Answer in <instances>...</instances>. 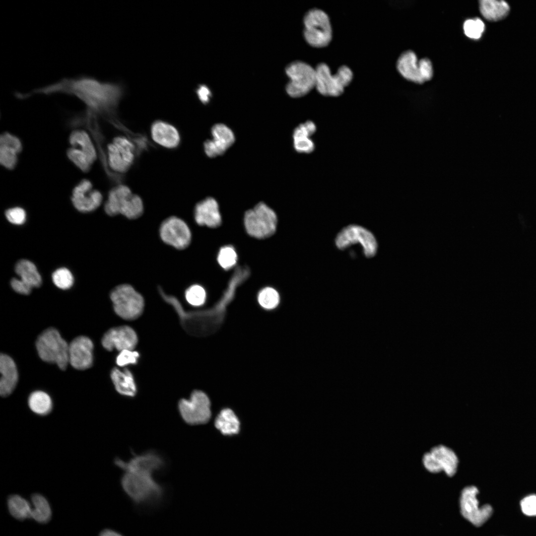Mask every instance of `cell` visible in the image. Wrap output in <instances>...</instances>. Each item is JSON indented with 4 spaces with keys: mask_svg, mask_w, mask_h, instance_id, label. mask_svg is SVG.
Instances as JSON below:
<instances>
[{
    "mask_svg": "<svg viewBox=\"0 0 536 536\" xmlns=\"http://www.w3.org/2000/svg\"><path fill=\"white\" fill-rule=\"evenodd\" d=\"M5 215L7 219L11 223L21 225L24 223L26 219L25 210L19 207H15L7 209Z\"/></svg>",
    "mask_w": 536,
    "mask_h": 536,
    "instance_id": "7bdbcfd3",
    "label": "cell"
},
{
    "mask_svg": "<svg viewBox=\"0 0 536 536\" xmlns=\"http://www.w3.org/2000/svg\"><path fill=\"white\" fill-rule=\"evenodd\" d=\"M315 70V88L321 94L326 96L340 95L353 78L352 70L345 65L340 67L335 74L331 73L325 63L319 64Z\"/></svg>",
    "mask_w": 536,
    "mask_h": 536,
    "instance_id": "5b68a950",
    "label": "cell"
},
{
    "mask_svg": "<svg viewBox=\"0 0 536 536\" xmlns=\"http://www.w3.org/2000/svg\"><path fill=\"white\" fill-rule=\"evenodd\" d=\"M523 513L528 516H536V495H529L523 498L520 502Z\"/></svg>",
    "mask_w": 536,
    "mask_h": 536,
    "instance_id": "ee69618b",
    "label": "cell"
},
{
    "mask_svg": "<svg viewBox=\"0 0 536 536\" xmlns=\"http://www.w3.org/2000/svg\"><path fill=\"white\" fill-rule=\"evenodd\" d=\"M52 279L55 285L62 289L69 288L73 283L72 273L65 268L56 270L52 274Z\"/></svg>",
    "mask_w": 536,
    "mask_h": 536,
    "instance_id": "60d3db41",
    "label": "cell"
},
{
    "mask_svg": "<svg viewBox=\"0 0 536 536\" xmlns=\"http://www.w3.org/2000/svg\"><path fill=\"white\" fill-rule=\"evenodd\" d=\"M159 235L163 242L179 250L186 248L192 238L191 232L187 223L175 216L169 217L162 222Z\"/></svg>",
    "mask_w": 536,
    "mask_h": 536,
    "instance_id": "9a60e30c",
    "label": "cell"
},
{
    "mask_svg": "<svg viewBox=\"0 0 536 536\" xmlns=\"http://www.w3.org/2000/svg\"><path fill=\"white\" fill-rule=\"evenodd\" d=\"M140 354L134 350L125 349L119 352L116 358L118 366L124 367L129 365H135L138 361Z\"/></svg>",
    "mask_w": 536,
    "mask_h": 536,
    "instance_id": "b9f144b4",
    "label": "cell"
},
{
    "mask_svg": "<svg viewBox=\"0 0 536 536\" xmlns=\"http://www.w3.org/2000/svg\"><path fill=\"white\" fill-rule=\"evenodd\" d=\"M93 343L85 336L74 338L68 346V361L70 365L77 370H85L93 363Z\"/></svg>",
    "mask_w": 536,
    "mask_h": 536,
    "instance_id": "ac0fdd59",
    "label": "cell"
},
{
    "mask_svg": "<svg viewBox=\"0 0 536 536\" xmlns=\"http://www.w3.org/2000/svg\"><path fill=\"white\" fill-rule=\"evenodd\" d=\"M107 152L108 164L115 172H127L134 162L135 146L126 137L119 136L114 138L108 145Z\"/></svg>",
    "mask_w": 536,
    "mask_h": 536,
    "instance_id": "4fadbf2b",
    "label": "cell"
},
{
    "mask_svg": "<svg viewBox=\"0 0 536 536\" xmlns=\"http://www.w3.org/2000/svg\"><path fill=\"white\" fill-rule=\"evenodd\" d=\"M36 346L42 360L56 363L63 370L67 368L69 344L56 329L50 328L43 331L37 339Z\"/></svg>",
    "mask_w": 536,
    "mask_h": 536,
    "instance_id": "3957f363",
    "label": "cell"
},
{
    "mask_svg": "<svg viewBox=\"0 0 536 536\" xmlns=\"http://www.w3.org/2000/svg\"><path fill=\"white\" fill-rule=\"evenodd\" d=\"M103 347L108 351L116 349L119 352L125 349L134 350L138 343V336L131 327L123 325L112 328L103 335Z\"/></svg>",
    "mask_w": 536,
    "mask_h": 536,
    "instance_id": "2e32d148",
    "label": "cell"
},
{
    "mask_svg": "<svg viewBox=\"0 0 536 536\" xmlns=\"http://www.w3.org/2000/svg\"><path fill=\"white\" fill-rule=\"evenodd\" d=\"M212 138L203 144L204 150L209 157L223 154L234 143L235 136L232 131L222 123L214 125L211 128Z\"/></svg>",
    "mask_w": 536,
    "mask_h": 536,
    "instance_id": "d6986e66",
    "label": "cell"
},
{
    "mask_svg": "<svg viewBox=\"0 0 536 536\" xmlns=\"http://www.w3.org/2000/svg\"><path fill=\"white\" fill-rule=\"evenodd\" d=\"M143 212V204L141 199L138 195L133 194L122 206L120 214L127 218L134 219L140 217Z\"/></svg>",
    "mask_w": 536,
    "mask_h": 536,
    "instance_id": "836d02e7",
    "label": "cell"
},
{
    "mask_svg": "<svg viewBox=\"0 0 536 536\" xmlns=\"http://www.w3.org/2000/svg\"><path fill=\"white\" fill-rule=\"evenodd\" d=\"M335 244L341 250L352 245H360L364 255L367 258L374 257L377 251V242L373 234L366 228L357 225H350L343 228L337 234Z\"/></svg>",
    "mask_w": 536,
    "mask_h": 536,
    "instance_id": "30bf717a",
    "label": "cell"
},
{
    "mask_svg": "<svg viewBox=\"0 0 536 536\" xmlns=\"http://www.w3.org/2000/svg\"><path fill=\"white\" fill-rule=\"evenodd\" d=\"M194 217L201 226L215 228L221 223V216L217 201L211 197L199 202L195 206Z\"/></svg>",
    "mask_w": 536,
    "mask_h": 536,
    "instance_id": "ffe728a7",
    "label": "cell"
},
{
    "mask_svg": "<svg viewBox=\"0 0 536 536\" xmlns=\"http://www.w3.org/2000/svg\"><path fill=\"white\" fill-rule=\"evenodd\" d=\"M121 484L124 492L138 510H151L159 507L166 497V489L153 474L124 471Z\"/></svg>",
    "mask_w": 536,
    "mask_h": 536,
    "instance_id": "7a4b0ae2",
    "label": "cell"
},
{
    "mask_svg": "<svg viewBox=\"0 0 536 536\" xmlns=\"http://www.w3.org/2000/svg\"><path fill=\"white\" fill-rule=\"evenodd\" d=\"M217 261L224 269H229L236 264L237 255L234 248L231 246L222 247L218 254Z\"/></svg>",
    "mask_w": 536,
    "mask_h": 536,
    "instance_id": "74e56055",
    "label": "cell"
},
{
    "mask_svg": "<svg viewBox=\"0 0 536 536\" xmlns=\"http://www.w3.org/2000/svg\"><path fill=\"white\" fill-rule=\"evenodd\" d=\"M178 409L183 421L189 425L205 424L211 417L210 400L206 394L200 390L193 391L189 399H180Z\"/></svg>",
    "mask_w": 536,
    "mask_h": 536,
    "instance_id": "ba28073f",
    "label": "cell"
},
{
    "mask_svg": "<svg viewBox=\"0 0 536 536\" xmlns=\"http://www.w3.org/2000/svg\"><path fill=\"white\" fill-rule=\"evenodd\" d=\"M304 36L306 42L316 48L327 46L332 38V29L329 17L318 8L309 10L304 17Z\"/></svg>",
    "mask_w": 536,
    "mask_h": 536,
    "instance_id": "52a82bcc",
    "label": "cell"
},
{
    "mask_svg": "<svg viewBox=\"0 0 536 536\" xmlns=\"http://www.w3.org/2000/svg\"><path fill=\"white\" fill-rule=\"evenodd\" d=\"M110 377L116 391L121 395L129 398L134 397L137 393V387L132 372L128 368L121 370L113 368Z\"/></svg>",
    "mask_w": 536,
    "mask_h": 536,
    "instance_id": "cb8c5ba5",
    "label": "cell"
},
{
    "mask_svg": "<svg viewBox=\"0 0 536 536\" xmlns=\"http://www.w3.org/2000/svg\"><path fill=\"white\" fill-rule=\"evenodd\" d=\"M258 300L260 305L265 309H272L275 308L279 302V296L274 288L267 287L260 291Z\"/></svg>",
    "mask_w": 536,
    "mask_h": 536,
    "instance_id": "e575fe53",
    "label": "cell"
},
{
    "mask_svg": "<svg viewBox=\"0 0 536 536\" xmlns=\"http://www.w3.org/2000/svg\"><path fill=\"white\" fill-rule=\"evenodd\" d=\"M479 6L483 17L491 21L503 19L510 10L509 4L504 0H481L479 1Z\"/></svg>",
    "mask_w": 536,
    "mask_h": 536,
    "instance_id": "4316f807",
    "label": "cell"
},
{
    "mask_svg": "<svg viewBox=\"0 0 536 536\" xmlns=\"http://www.w3.org/2000/svg\"><path fill=\"white\" fill-rule=\"evenodd\" d=\"M465 34L473 39H479L485 30L484 22L479 18L466 20L463 24Z\"/></svg>",
    "mask_w": 536,
    "mask_h": 536,
    "instance_id": "f35d334b",
    "label": "cell"
},
{
    "mask_svg": "<svg viewBox=\"0 0 536 536\" xmlns=\"http://www.w3.org/2000/svg\"><path fill=\"white\" fill-rule=\"evenodd\" d=\"M185 297L189 304L198 307L205 303L206 293L202 286L199 284H194L186 290Z\"/></svg>",
    "mask_w": 536,
    "mask_h": 536,
    "instance_id": "d590c367",
    "label": "cell"
},
{
    "mask_svg": "<svg viewBox=\"0 0 536 536\" xmlns=\"http://www.w3.org/2000/svg\"><path fill=\"white\" fill-rule=\"evenodd\" d=\"M114 463L124 471H136L154 474L163 469L166 466L164 457L155 452L150 450L139 454L133 453L128 461L116 458Z\"/></svg>",
    "mask_w": 536,
    "mask_h": 536,
    "instance_id": "5bb4252c",
    "label": "cell"
},
{
    "mask_svg": "<svg viewBox=\"0 0 536 536\" xmlns=\"http://www.w3.org/2000/svg\"><path fill=\"white\" fill-rule=\"evenodd\" d=\"M32 512L31 518L36 522L45 524L52 516V511L48 500L40 494L35 493L31 496Z\"/></svg>",
    "mask_w": 536,
    "mask_h": 536,
    "instance_id": "1f68e13d",
    "label": "cell"
},
{
    "mask_svg": "<svg viewBox=\"0 0 536 536\" xmlns=\"http://www.w3.org/2000/svg\"><path fill=\"white\" fill-rule=\"evenodd\" d=\"M102 199L101 193L93 190L91 182L87 179L82 180L72 192V204L77 210L82 212L95 210L101 204Z\"/></svg>",
    "mask_w": 536,
    "mask_h": 536,
    "instance_id": "e0dca14e",
    "label": "cell"
},
{
    "mask_svg": "<svg viewBox=\"0 0 536 536\" xmlns=\"http://www.w3.org/2000/svg\"><path fill=\"white\" fill-rule=\"evenodd\" d=\"M133 193L126 185H120L113 188L109 193L108 200L104 205L105 212L110 216L120 213L125 201Z\"/></svg>",
    "mask_w": 536,
    "mask_h": 536,
    "instance_id": "484cf974",
    "label": "cell"
},
{
    "mask_svg": "<svg viewBox=\"0 0 536 536\" xmlns=\"http://www.w3.org/2000/svg\"><path fill=\"white\" fill-rule=\"evenodd\" d=\"M151 134L156 143L166 148H174L180 142V134L177 129L164 121L158 120L154 122L151 127Z\"/></svg>",
    "mask_w": 536,
    "mask_h": 536,
    "instance_id": "44dd1931",
    "label": "cell"
},
{
    "mask_svg": "<svg viewBox=\"0 0 536 536\" xmlns=\"http://www.w3.org/2000/svg\"><path fill=\"white\" fill-rule=\"evenodd\" d=\"M317 130L314 122L308 121L297 127L293 133L295 150L300 153H310L315 149V144L311 138Z\"/></svg>",
    "mask_w": 536,
    "mask_h": 536,
    "instance_id": "d4e9b609",
    "label": "cell"
},
{
    "mask_svg": "<svg viewBox=\"0 0 536 536\" xmlns=\"http://www.w3.org/2000/svg\"><path fill=\"white\" fill-rule=\"evenodd\" d=\"M28 404L33 412L41 416L48 414L53 408V402L50 396L42 391L32 392L29 396Z\"/></svg>",
    "mask_w": 536,
    "mask_h": 536,
    "instance_id": "4dcf8cb0",
    "label": "cell"
},
{
    "mask_svg": "<svg viewBox=\"0 0 536 536\" xmlns=\"http://www.w3.org/2000/svg\"><path fill=\"white\" fill-rule=\"evenodd\" d=\"M244 222L248 234L256 238L263 239L275 232L277 219L271 208L264 202H259L246 212Z\"/></svg>",
    "mask_w": 536,
    "mask_h": 536,
    "instance_id": "8992f818",
    "label": "cell"
},
{
    "mask_svg": "<svg viewBox=\"0 0 536 536\" xmlns=\"http://www.w3.org/2000/svg\"><path fill=\"white\" fill-rule=\"evenodd\" d=\"M19 153L15 149L4 145H0V163L8 170L14 169L17 163V155Z\"/></svg>",
    "mask_w": 536,
    "mask_h": 536,
    "instance_id": "ab89813d",
    "label": "cell"
},
{
    "mask_svg": "<svg viewBox=\"0 0 536 536\" xmlns=\"http://www.w3.org/2000/svg\"><path fill=\"white\" fill-rule=\"evenodd\" d=\"M397 69L406 79L416 83L424 82L420 70L419 61L414 52L408 50L400 56L397 61Z\"/></svg>",
    "mask_w": 536,
    "mask_h": 536,
    "instance_id": "603a6c76",
    "label": "cell"
},
{
    "mask_svg": "<svg viewBox=\"0 0 536 536\" xmlns=\"http://www.w3.org/2000/svg\"><path fill=\"white\" fill-rule=\"evenodd\" d=\"M421 74L424 82L430 80L433 76V67L429 59L422 58L419 61Z\"/></svg>",
    "mask_w": 536,
    "mask_h": 536,
    "instance_id": "bcb514c9",
    "label": "cell"
},
{
    "mask_svg": "<svg viewBox=\"0 0 536 536\" xmlns=\"http://www.w3.org/2000/svg\"><path fill=\"white\" fill-rule=\"evenodd\" d=\"M15 270L20 279L32 288L39 287L42 278L35 265L27 260L19 261L15 266Z\"/></svg>",
    "mask_w": 536,
    "mask_h": 536,
    "instance_id": "f546056e",
    "label": "cell"
},
{
    "mask_svg": "<svg viewBox=\"0 0 536 536\" xmlns=\"http://www.w3.org/2000/svg\"><path fill=\"white\" fill-rule=\"evenodd\" d=\"M0 394L2 397L10 395L18 381V372L13 359L8 355L1 353L0 356Z\"/></svg>",
    "mask_w": 536,
    "mask_h": 536,
    "instance_id": "7402d4cb",
    "label": "cell"
},
{
    "mask_svg": "<svg viewBox=\"0 0 536 536\" xmlns=\"http://www.w3.org/2000/svg\"><path fill=\"white\" fill-rule=\"evenodd\" d=\"M10 284L15 291L23 295L29 294L32 288L21 279L12 278L10 281Z\"/></svg>",
    "mask_w": 536,
    "mask_h": 536,
    "instance_id": "7dc6e473",
    "label": "cell"
},
{
    "mask_svg": "<svg viewBox=\"0 0 536 536\" xmlns=\"http://www.w3.org/2000/svg\"><path fill=\"white\" fill-rule=\"evenodd\" d=\"M7 506L10 514L14 518L18 520L31 518L32 505L21 496L17 494L10 496L8 498Z\"/></svg>",
    "mask_w": 536,
    "mask_h": 536,
    "instance_id": "d6a6232c",
    "label": "cell"
},
{
    "mask_svg": "<svg viewBox=\"0 0 536 536\" xmlns=\"http://www.w3.org/2000/svg\"><path fill=\"white\" fill-rule=\"evenodd\" d=\"M69 141L71 147L81 150L93 163L97 158L94 145L87 133L83 130H75L69 135Z\"/></svg>",
    "mask_w": 536,
    "mask_h": 536,
    "instance_id": "83f0119b",
    "label": "cell"
},
{
    "mask_svg": "<svg viewBox=\"0 0 536 536\" xmlns=\"http://www.w3.org/2000/svg\"><path fill=\"white\" fill-rule=\"evenodd\" d=\"M56 93L74 96L81 100L90 111L99 112L116 106L123 95V88L119 84L103 82L92 76L81 75L64 78L55 83L36 88L24 96Z\"/></svg>",
    "mask_w": 536,
    "mask_h": 536,
    "instance_id": "6da1fadb",
    "label": "cell"
},
{
    "mask_svg": "<svg viewBox=\"0 0 536 536\" xmlns=\"http://www.w3.org/2000/svg\"><path fill=\"white\" fill-rule=\"evenodd\" d=\"M110 299L115 313L123 319L134 320L143 313L144 299L131 285H118L111 291Z\"/></svg>",
    "mask_w": 536,
    "mask_h": 536,
    "instance_id": "277c9868",
    "label": "cell"
},
{
    "mask_svg": "<svg viewBox=\"0 0 536 536\" xmlns=\"http://www.w3.org/2000/svg\"><path fill=\"white\" fill-rule=\"evenodd\" d=\"M459 458L455 452L444 445L433 447L425 453L422 458V463L429 472H444L448 476H453L457 472Z\"/></svg>",
    "mask_w": 536,
    "mask_h": 536,
    "instance_id": "8fae6325",
    "label": "cell"
},
{
    "mask_svg": "<svg viewBox=\"0 0 536 536\" xmlns=\"http://www.w3.org/2000/svg\"><path fill=\"white\" fill-rule=\"evenodd\" d=\"M99 536H124L119 532L111 529H105L99 534Z\"/></svg>",
    "mask_w": 536,
    "mask_h": 536,
    "instance_id": "c3c4849f",
    "label": "cell"
},
{
    "mask_svg": "<svg viewBox=\"0 0 536 536\" xmlns=\"http://www.w3.org/2000/svg\"><path fill=\"white\" fill-rule=\"evenodd\" d=\"M69 159L81 171L87 172L91 169L92 164L87 156L79 149L71 147L67 150Z\"/></svg>",
    "mask_w": 536,
    "mask_h": 536,
    "instance_id": "8d00e7d4",
    "label": "cell"
},
{
    "mask_svg": "<svg viewBox=\"0 0 536 536\" xmlns=\"http://www.w3.org/2000/svg\"><path fill=\"white\" fill-rule=\"evenodd\" d=\"M0 145H4L13 148L19 153L22 150V145L20 140L15 135L5 132L0 136Z\"/></svg>",
    "mask_w": 536,
    "mask_h": 536,
    "instance_id": "f6af8a7d",
    "label": "cell"
},
{
    "mask_svg": "<svg viewBox=\"0 0 536 536\" xmlns=\"http://www.w3.org/2000/svg\"><path fill=\"white\" fill-rule=\"evenodd\" d=\"M478 488L473 485L465 487L462 491L460 498L461 511L467 520L476 527L486 522L491 516L493 509L489 504L479 507L477 498Z\"/></svg>",
    "mask_w": 536,
    "mask_h": 536,
    "instance_id": "7c38bea8",
    "label": "cell"
},
{
    "mask_svg": "<svg viewBox=\"0 0 536 536\" xmlns=\"http://www.w3.org/2000/svg\"><path fill=\"white\" fill-rule=\"evenodd\" d=\"M286 73L290 78L286 89L292 97H302L315 87V68L305 62L297 61L289 64Z\"/></svg>",
    "mask_w": 536,
    "mask_h": 536,
    "instance_id": "9c48e42d",
    "label": "cell"
},
{
    "mask_svg": "<svg viewBox=\"0 0 536 536\" xmlns=\"http://www.w3.org/2000/svg\"><path fill=\"white\" fill-rule=\"evenodd\" d=\"M215 426L225 435H232L238 433L240 422L234 412L229 408L222 409L215 420Z\"/></svg>",
    "mask_w": 536,
    "mask_h": 536,
    "instance_id": "f1b7e54d",
    "label": "cell"
}]
</instances>
